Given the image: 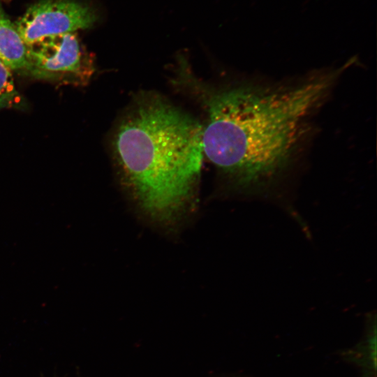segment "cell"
Returning a JSON list of instances; mask_svg holds the SVG:
<instances>
[{"label": "cell", "mask_w": 377, "mask_h": 377, "mask_svg": "<svg viewBox=\"0 0 377 377\" xmlns=\"http://www.w3.org/2000/svg\"><path fill=\"white\" fill-rule=\"evenodd\" d=\"M26 108V101L15 86L12 71L0 61V109Z\"/></svg>", "instance_id": "8992f818"}, {"label": "cell", "mask_w": 377, "mask_h": 377, "mask_svg": "<svg viewBox=\"0 0 377 377\" xmlns=\"http://www.w3.org/2000/svg\"><path fill=\"white\" fill-rule=\"evenodd\" d=\"M94 72L75 32L50 36L28 45L26 75L68 84L86 83Z\"/></svg>", "instance_id": "3957f363"}, {"label": "cell", "mask_w": 377, "mask_h": 377, "mask_svg": "<svg viewBox=\"0 0 377 377\" xmlns=\"http://www.w3.org/2000/svg\"><path fill=\"white\" fill-rule=\"evenodd\" d=\"M115 160L140 209L174 223L190 203L204 156L202 126L158 98L138 102L118 126Z\"/></svg>", "instance_id": "7a4b0ae2"}, {"label": "cell", "mask_w": 377, "mask_h": 377, "mask_svg": "<svg viewBox=\"0 0 377 377\" xmlns=\"http://www.w3.org/2000/svg\"><path fill=\"white\" fill-rule=\"evenodd\" d=\"M333 77L288 87L244 84L216 92L202 126L204 155L242 193H265L288 165L306 120Z\"/></svg>", "instance_id": "6da1fadb"}, {"label": "cell", "mask_w": 377, "mask_h": 377, "mask_svg": "<svg viewBox=\"0 0 377 377\" xmlns=\"http://www.w3.org/2000/svg\"><path fill=\"white\" fill-rule=\"evenodd\" d=\"M0 61L11 71L26 75L28 45L15 24L0 9Z\"/></svg>", "instance_id": "5b68a950"}, {"label": "cell", "mask_w": 377, "mask_h": 377, "mask_svg": "<svg viewBox=\"0 0 377 377\" xmlns=\"http://www.w3.org/2000/svg\"><path fill=\"white\" fill-rule=\"evenodd\" d=\"M96 20V13L87 4L75 0H41L31 5L15 25L29 45L47 36L88 29Z\"/></svg>", "instance_id": "277c9868"}]
</instances>
